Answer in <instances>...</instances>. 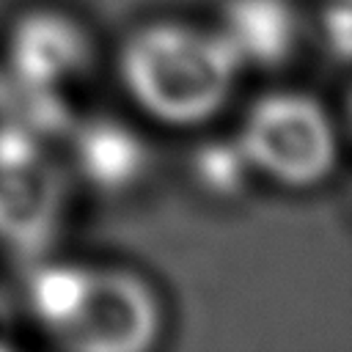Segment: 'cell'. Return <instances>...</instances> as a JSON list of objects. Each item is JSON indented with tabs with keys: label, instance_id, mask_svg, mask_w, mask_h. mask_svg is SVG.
<instances>
[{
	"label": "cell",
	"instance_id": "cell-1",
	"mask_svg": "<svg viewBox=\"0 0 352 352\" xmlns=\"http://www.w3.org/2000/svg\"><path fill=\"white\" fill-rule=\"evenodd\" d=\"M242 63L217 30L160 22L138 30L121 52V77L151 116L198 124L228 99Z\"/></svg>",
	"mask_w": 352,
	"mask_h": 352
},
{
	"label": "cell",
	"instance_id": "cell-2",
	"mask_svg": "<svg viewBox=\"0 0 352 352\" xmlns=\"http://www.w3.org/2000/svg\"><path fill=\"white\" fill-rule=\"evenodd\" d=\"M239 146L256 170L280 184L308 187L336 162V132L319 102L302 94L258 99L242 126Z\"/></svg>",
	"mask_w": 352,
	"mask_h": 352
},
{
	"label": "cell",
	"instance_id": "cell-3",
	"mask_svg": "<svg viewBox=\"0 0 352 352\" xmlns=\"http://www.w3.org/2000/svg\"><path fill=\"white\" fill-rule=\"evenodd\" d=\"M160 308L151 289L121 270H88L74 314L52 333L77 352H140L157 338Z\"/></svg>",
	"mask_w": 352,
	"mask_h": 352
},
{
	"label": "cell",
	"instance_id": "cell-4",
	"mask_svg": "<svg viewBox=\"0 0 352 352\" xmlns=\"http://www.w3.org/2000/svg\"><path fill=\"white\" fill-rule=\"evenodd\" d=\"M85 55L88 44L82 30L52 11L22 16L8 38L11 74L38 88H55L72 77L85 63Z\"/></svg>",
	"mask_w": 352,
	"mask_h": 352
},
{
	"label": "cell",
	"instance_id": "cell-5",
	"mask_svg": "<svg viewBox=\"0 0 352 352\" xmlns=\"http://www.w3.org/2000/svg\"><path fill=\"white\" fill-rule=\"evenodd\" d=\"M60 212V184L41 162L0 165V239L36 248L50 239Z\"/></svg>",
	"mask_w": 352,
	"mask_h": 352
},
{
	"label": "cell",
	"instance_id": "cell-6",
	"mask_svg": "<svg viewBox=\"0 0 352 352\" xmlns=\"http://www.w3.org/2000/svg\"><path fill=\"white\" fill-rule=\"evenodd\" d=\"M242 66H275L297 41V16L286 0H228L217 30Z\"/></svg>",
	"mask_w": 352,
	"mask_h": 352
},
{
	"label": "cell",
	"instance_id": "cell-7",
	"mask_svg": "<svg viewBox=\"0 0 352 352\" xmlns=\"http://www.w3.org/2000/svg\"><path fill=\"white\" fill-rule=\"evenodd\" d=\"M74 151L85 179L104 190H121L132 184L146 165L143 140L129 126L107 118L82 126L77 132Z\"/></svg>",
	"mask_w": 352,
	"mask_h": 352
},
{
	"label": "cell",
	"instance_id": "cell-8",
	"mask_svg": "<svg viewBox=\"0 0 352 352\" xmlns=\"http://www.w3.org/2000/svg\"><path fill=\"white\" fill-rule=\"evenodd\" d=\"M85 280H88V270L74 264H50L36 272L30 283V305L50 333H55L74 314Z\"/></svg>",
	"mask_w": 352,
	"mask_h": 352
},
{
	"label": "cell",
	"instance_id": "cell-9",
	"mask_svg": "<svg viewBox=\"0 0 352 352\" xmlns=\"http://www.w3.org/2000/svg\"><path fill=\"white\" fill-rule=\"evenodd\" d=\"M250 160L245 157L239 140L236 143H206L195 151V176L198 182L217 192V195H234L245 182L250 170Z\"/></svg>",
	"mask_w": 352,
	"mask_h": 352
},
{
	"label": "cell",
	"instance_id": "cell-10",
	"mask_svg": "<svg viewBox=\"0 0 352 352\" xmlns=\"http://www.w3.org/2000/svg\"><path fill=\"white\" fill-rule=\"evenodd\" d=\"M349 0H338L324 14V38L341 58L349 55Z\"/></svg>",
	"mask_w": 352,
	"mask_h": 352
},
{
	"label": "cell",
	"instance_id": "cell-11",
	"mask_svg": "<svg viewBox=\"0 0 352 352\" xmlns=\"http://www.w3.org/2000/svg\"><path fill=\"white\" fill-rule=\"evenodd\" d=\"M6 333H8V330H6V311L0 308V349L6 346Z\"/></svg>",
	"mask_w": 352,
	"mask_h": 352
}]
</instances>
